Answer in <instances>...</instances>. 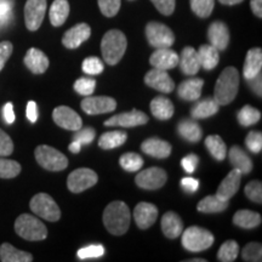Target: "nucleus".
Segmentation results:
<instances>
[{
  "label": "nucleus",
  "instance_id": "45",
  "mask_svg": "<svg viewBox=\"0 0 262 262\" xmlns=\"http://www.w3.org/2000/svg\"><path fill=\"white\" fill-rule=\"evenodd\" d=\"M96 88V80L91 78H80L74 83V90L83 96H90L93 95Z\"/></svg>",
  "mask_w": 262,
  "mask_h": 262
},
{
  "label": "nucleus",
  "instance_id": "33",
  "mask_svg": "<svg viewBox=\"0 0 262 262\" xmlns=\"http://www.w3.org/2000/svg\"><path fill=\"white\" fill-rule=\"evenodd\" d=\"M228 208V201H222L217 195H208L203 198L196 205L198 211L204 214H216L225 211Z\"/></svg>",
  "mask_w": 262,
  "mask_h": 262
},
{
  "label": "nucleus",
  "instance_id": "4",
  "mask_svg": "<svg viewBox=\"0 0 262 262\" xmlns=\"http://www.w3.org/2000/svg\"><path fill=\"white\" fill-rule=\"evenodd\" d=\"M15 232L21 238L32 242L44 241L48 237V229L45 225L35 216L29 214L18 216L15 222Z\"/></svg>",
  "mask_w": 262,
  "mask_h": 262
},
{
  "label": "nucleus",
  "instance_id": "43",
  "mask_svg": "<svg viewBox=\"0 0 262 262\" xmlns=\"http://www.w3.org/2000/svg\"><path fill=\"white\" fill-rule=\"evenodd\" d=\"M81 70H83L84 73H86L89 75H96V74L102 73L104 70V66L100 58L91 56V57H86L83 61Z\"/></svg>",
  "mask_w": 262,
  "mask_h": 262
},
{
  "label": "nucleus",
  "instance_id": "1",
  "mask_svg": "<svg viewBox=\"0 0 262 262\" xmlns=\"http://www.w3.org/2000/svg\"><path fill=\"white\" fill-rule=\"evenodd\" d=\"M131 215L129 206L124 202L117 201L107 205L103 212V224L107 231L114 235L126 233L130 226Z\"/></svg>",
  "mask_w": 262,
  "mask_h": 262
},
{
  "label": "nucleus",
  "instance_id": "31",
  "mask_svg": "<svg viewBox=\"0 0 262 262\" xmlns=\"http://www.w3.org/2000/svg\"><path fill=\"white\" fill-rule=\"evenodd\" d=\"M68 15H70V3L67 0H55L52 3L49 16L54 27H60L63 25Z\"/></svg>",
  "mask_w": 262,
  "mask_h": 262
},
{
  "label": "nucleus",
  "instance_id": "24",
  "mask_svg": "<svg viewBox=\"0 0 262 262\" xmlns=\"http://www.w3.org/2000/svg\"><path fill=\"white\" fill-rule=\"evenodd\" d=\"M228 158L234 169L239 170L242 175H248L253 170V162H251L250 157L247 155L244 149L241 147L233 146L228 152Z\"/></svg>",
  "mask_w": 262,
  "mask_h": 262
},
{
  "label": "nucleus",
  "instance_id": "23",
  "mask_svg": "<svg viewBox=\"0 0 262 262\" xmlns=\"http://www.w3.org/2000/svg\"><path fill=\"white\" fill-rule=\"evenodd\" d=\"M180 68L182 73L186 75H195L201 68L198 54L195 49L192 47H186L181 52V57H179Z\"/></svg>",
  "mask_w": 262,
  "mask_h": 262
},
{
  "label": "nucleus",
  "instance_id": "27",
  "mask_svg": "<svg viewBox=\"0 0 262 262\" xmlns=\"http://www.w3.org/2000/svg\"><path fill=\"white\" fill-rule=\"evenodd\" d=\"M162 229L165 237L170 239L179 238L183 232V224L181 217L173 211H168L162 219Z\"/></svg>",
  "mask_w": 262,
  "mask_h": 262
},
{
  "label": "nucleus",
  "instance_id": "7",
  "mask_svg": "<svg viewBox=\"0 0 262 262\" xmlns=\"http://www.w3.org/2000/svg\"><path fill=\"white\" fill-rule=\"evenodd\" d=\"M31 210L39 217L50 222H56L61 217V210L56 202L47 193H38L29 203Z\"/></svg>",
  "mask_w": 262,
  "mask_h": 262
},
{
  "label": "nucleus",
  "instance_id": "30",
  "mask_svg": "<svg viewBox=\"0 0 262 262\" xmlns=\"http://www.w3.org/2000/svg\"><path fill=\"white\" fill-rule=\"evenodd\" d=\"M0 261L3 262H32L33 255L18 250L11 244L4 243L0 245Z\"/></svg>",
  "mask_w": 262,
  "mask_h": 262
},
{
  "label": "nucleus",
  "instance_id": "57",
  "mask_svg": "<svg viewBox=\"0 0 262 262\" xmlns=\"http://www.w3.org/2000/svg\"><path fill=\"white\" fill-rule=\"evenodd\" d=\"M3 117H4L5 122L8 124H12L15 122L14 106H12L11 102H8L3 107Z\"/></svg>",
  "mask_w": 262,
  "mask_h": 262
},
{
  "label": "nucleus",
  "instance_id": "34",
  "mask_svg": "<svg viewBox=\"0 0 262 262\" xmlns=\"http://www.w3.org/2000/svg\"><path fill=\"white\" fill-rule=\"evenodd\" d=\"M219 104L214 98H205V100L196 102L192 108V118L194 119H205L214 116L219 112Z\"/></svg>",
  "mask_w": 262,
  "mask_h": 262
},
{
  "label": "nucleus",
  "instance_id": "63",
  "mask_svg": "<svg viewBox=\"0 0 262 262\" xmlns=\"http://www.w3.org/2000/svg\"><path fill=\"white\" fill-rule=\"evenodd\" d=\"M219 2L224 5H237V4H241L243 0H219Z\"/></svg>",
  "mask_w": 262,
  "mask_h": 262
},
{
  "label": "nucleus",
  "instance_id": "48",
  "mask_svg": "<svg viewBox=\"0 0 262 262\" xmlns=\"http://www.w3.org/2000/svg\"><path fill=\"white\" fill-rule=\"evenodd\" d=\"M245 195L251 202L261 204L262 203V183L260 181H251L245 186Z\"/></svg>",
  "mask_w": 262,
  "mask_h": 262
},
{
  "label": "nucleus",
  "instance_id": "37",
  "mask_svg": "<svg viewBox=\"0 0 262 262\" xmlns=\"http://www.w3.org/2000/svg\"><path fill=\"white\" fill-rule=\"evenodd\" d=\"M205 146L208 148L210 155L214 157L216 160L222 162L225 160L226 156H227V147L224 140L221 139L219 135H210L206 137L205 140Z\"/></svg>",
  "mask_w": 262,
  "mask_h": 262
},
{
  "label": "nucleus",
  "instance_id": "41",
  "mask_svg": "<svg viewBox=\"0 0 262 262\" xmlns=\"http://www.w3.org/2000/svg\"><path fill=\"white\" fill-rule=\"evenodd\" d=\"M119 164L124 170L134 172L137 171V170H141V168H142L143 159L137 153H125V155L120 157Z\"/></svg>",
  "mask_w": 262,
  "mask_h": 262
},
{
  "label": "nucleus",
  "instance_id": "39",
  "mask_svg": "<svg viewBox=\"0 0 262 262\" xmlns=\"http://www.w3.org/2000/svg\"><path fill=\"white\" fill-rule=\"evenodd\" d=\"M239 247L235 241H227L217 251V260L221 262H232L238 257Z\"/></svg>",
  "mask_w": 262,
  "mask_h": 262
},
{
  "label": "nucleus",
  "instance_id": "55",
  "mask_svg": "<svg viewBox=\"0 0 262 262\" xmlns=\"http://www.w3.org/2000/svg\"><path fill=\"white\" fill-rule=\"evenodd\" d=\"M181 187L185 192L194 193L199 188V181L193 178H183L181 180Z\"/></svg>",
  "mask_w": 262,
  "mask_h": 262
},
{
  "label": "nucleus",
  "instance_id": "59",
  "mask_svg": "<svg viewBox=\"0 0 262 262\" xmlns=\"http://www.w3.org/2000/svg\"><path fill=\"white\" fill-rule=\"evenodd\" d=\"M15 0H0V15L12 14Z\"/></svg>",
  "mask_w": 262,
  "mask_h": 262
},
{
  "label": "nucleus",
  "instance_id": "3",
  "mask_svg": "<svg viewBox=\"0 0 262 262\" xmlns=\"http://www.w3.org/2000/svg\"><path fill=\"white\" fill-rule=\"evenodd\" d=\"M127 40L125 34L118 29L108 31L101 41V51L106 63L114 66L122 60L126 51Z\"/></svg>",
  "mask_w": 262,
  "mask_h": 262
},
{
  "label": "nucleus",
  "instance_id": "40",
  "mask_svg": "<svg viewBox=\"0 0 262 262\" xmlns=\"http://www.w3.org/2000/svg\"><path fill=\"white\" fill-rule=\"evenodd\" d=\"M21 164L16 160L0 158V179H14L21 172Z\"/></svg>",
  "mask_w": 262,
  "mask_h": 262
},
{
  "label": "nucleus",
  "instance_id": "21",
  "mask_svg": "<svg viewBox=\"0 0 262 262\" xmlns=\"http://www.w3.org/2000/svg\"><path fill=\"white\" fill-rule=\"evenodd\" d=\"M24 62L26 67L34 74H42L44 72H47L49 68V63H50L47 55L41 50L35 48L29 49L27 54H26Z\"/></svg>",
  "mask_w": 262,
  "mask_h": 262
},
{
  "label": "nucleus",
  "instance_id": "9",
  "mask_svg": "<svg viewBox=\"0 0 262 262\" xmlns=\"http://www.w3.org/2000/svg\"><path fill=\"white\" fill-rule=\"evenodd\" d=\"M98 181L97 173L88 168H80L70 173L67 179L68 189L73 193H80L93 187Z\"/></svg>",
  "mask_w": 262,
  "mask_h": 262
},
{
  "label": "nucleus",
  "instance_id": "56",
  "mask_svg": "<svg viewBox=\"0 0 262 262\" xmlns=\"http://www.w3.org/2000/svg\"><path fill=\"white\" fill-rule=\"evenodd\" d=\"M247 81H248L249 86H250V89L253 90L258 97H261L262 96V77H261V73H258L256 77L253 78V79H249Z\"/></svg>",
  "mask_w": 262,
  "mask_h": 262
},
{
  "label": "nucleus",
  "instance_id": "32",
  "mask_svg": "<svg viewBox=\"0 0 262 262\" xmlns=\"http://www.w3.org/2000/svg\"><path fill=\"white\" fill-rule=\"evenodd\" d=\"M178 133L182 139L189 141V142H198V141H201L203 135L202 127L199 126V124L189 119H185L181 123H179Z\"/></svg>",
  "mask_w": 262,
  "mask_h": 262
},
{
  "label": "nucleus",
  "instance_id": "17",
  "mask_svg": "<svg viewBox=\"0 0 262 262\" xmlns=\"http://www.w3.org/2000/svg\"><path fill=\"white\" fill-rule=\"evenodd\" d=\"M149 63L153 66V68H158V70H172V68H175L179 64V55L170 48L157 49L150 55Z\"/></svg>",
  "mask_w": 262,
  "mask_h": 262
},
{
  "label": "nucleus",
  "instance_id": "47",
  "mask_svg": "<svg viewBox=\"0 0 262 262\" xmlns=\"http://www.w3.org/2000/svg\"><path fill=\"white\" fill-rule=\"evenodd\" d=\"M104 254V248L103 245H89V247L81 248L78 250V257L80 260H88V258H97L101 257Z\"/></svg>",
  "mask_w": 262,
  "mask_h": 262
},
{
  "label": "nucleus",
  "instance_id": "26",
  "mask_svg": "<svg viewBox=\"0 0 262 262\" xmlns=\"http://www.w3.org/2000/svg\"><path fill=\"white\" fill-rule=\"evenodd\" d=\"M203 85H204V80L199 79V78H192V79L182 81L178 89L179 97L182 98L183 101L199 100Z\"/></svg>",
  "mask_w": 262,
  "mask_h": 262
},
{
  "label": "nucleus",
  "instance_id": "42",
  "mask_svg": "<svg viewBox=\"0 0 262 262\" xmlns=\"http://www.w3.org/2000/svg\"><path fill=\"white\" fill-rule=\"evenodd\" d=\"M189 3L192 11L202 18L209 17L215 6V0H189Z\"/></svg>",
  "mask_w": 262,
  "mask_h": 262
},
{
  "label": "nucleus",
  "instance_id": "8",
  "mask_svg": "<svg viewBox=\"0 0 262 262\" xmlns=\"http://www.w3.org/2000/svg\"><path fill=\"white\" fill-rule=\"evenodd\" d=\"M146 37L150 47L156 49L171 48L175 42V35L171 29L160 22H149L146 26Z\"/></svg>",
  "mask_w": 262,
  "mask_h": 262
},
{
  "label": "nucleus",
  "instance_id": "53",
  "mask_svg": "<svg viewBox=\"0 0 262 262\" xmlns=\"http://www.w3.org/2000/svg\"><path fill=\"white\" fill-rule=\"evenodd\" d=\"M14 47L10 41H2L0 42V72L5 67V63L11 56Z\"/></svg>",
  "mask_w": 262,
  "mask_h": 262
},
{
  "label": "nucleus",
  "instance_id": "64",
  "mask_svg": "<svg viewBox=\"0 0 262 262\" xmlns=\"http://www.w3.org/2000/svg\"><path fill=\"white\" fill-rule=\"evenodd\" d=\"M189 262H206V260H202V258H194V260H189Z\"/></svg>",
  "mask_w": 262,
  "mask_h": 262
},
{
  "label": "nucleus",
  "instance_id": "49",
  "mask_svg": "<svg viewBox=\"0 0 262 262\" xmlns=\"http://www.w3.org/2000/svg\"><path fill=\"white\" fill-rule=\"evenodd\" d=\"M245 145L253 153H260L262 149V134L260 131H250L245 137Z\"/></svg>",
  "mask_w": 262,
  "mask_h": 262
},
{
  "label": "nucleus",
  "instance_id": "11",
  "mask_svg": "<svg viewBox=\"0 0 262 262\" xmlns=\"http://www.w3.org/2000/svg\"><path fill=\"white\" fill-rule=\"evenodd\" d=\"M81 110L89 116L113 112L117 108V101L108 96H86L80 103Z\"/></svg>",
  "mask_w": 262,
  "mask_h": 262
},
{
  "label": "nucleus",
  "instance_id": "25",
  "mask_svg": "<svg viewBox=\"0 0 262 262\" xmlns=\"http://www.w3.org/2000/svg\"><path fill=\"white\" fill-rule=\"evenodd\" d=\"M262 68V50L260 48L251 49L248 51L245 57L243 74L245 80L253 79L258 73H261Z\"/></svg>",
  "mask_w": 262,
  "mask_h": 262
},
{
  "label": "nucleus",
  "instance_id": "50",
  "mask_svg": "<svg viewBox=\"0 0 262 262\" xmlns=\"http://www.w3.org/2000/svg\"><path fill=\"white\" fill-rule=\"evenodd\" d=\"M95 135H96V133H95L93 127H83V129L80 127V129H78L77 133L74 134L73 140L78 141L81 146L90 145L95 139Z\"/></svg>",
  "mask_w": 262,
  "mask_h": 262
},
{
  "label": "nucleus",
  "instance_id": "16",
  "mask_svg": "<svg viewBox=\"0 0 262 262\" xmlns=\"http://www.w3.org/2000/svg\"><path fill=\"white\" fill-rule=\"evenodd\" d=\"M91 35V28L86 24H78L68 29L62 38V44L67 49L79 48L84 41H86Z\"/></svg>",
  "mask_w": 262,
  "mask_h": 262
},
{
  "label": "nucleus",
  "instance_id": "5",
  "mask_svg": "<svg viewBox=\"0 0 262 262\" xmlns=\"http://www.w3.org/2000/svg\"><path fill=\"white\" fill-rule=\"evenodd\" d=\"M182 245L186 250L192 251V253H199L209 249L214 244L215 238L211 232L208 229L198 227V226H192L188 227L185 232H182Z\"/></svg>",
  "mask_w": 262,
  "mask_h": 262
},
{
  "label": "nucleus",
  "instance_id": "62",
  "mask_svg": "<svg viewBox=\"0 0 262 262\" xmlns=\"http://www.w3.org/2000/svg\"><path fill=\"white\" fill-rule=\"evenodd\" d=\"M68 148H70V150L72 153H79L80 152V149H81V145L79 142H78V141H72V143L70 145V147H68Z\"/></svg>",
  "mask_w": 262,
  "mask_h": 262
},
{
  "label": "nucleus",
  "instance_id": "19",
  "mask_svg": "<svg viewBox=\"0 0 262 262\" xmlns=\"http://www.w3.org/2000/svg\"><path fill=\"white\" fill-rule=\"evenodd\" d=\"M208 39L210 45L217 49L219 51L226 50L229 42L228 27L221 21L212 22L208 28Z\"/></svg>",
  "mask_w": 262,
  "mask_h": 262
},
{
  "label": "nucleus",
  "instance_id": "22",
  "mask_svg": "<svg viewBox=\"0 0 262 262\" xmlns=\"http://www.w3.org/2000/svg\"><path fill=\"white\" fill-rule=\"evenodd\" d=\"M141 150L145 152L146 155L153 157V158L165 159L171 155V145L164 140L152 137V139H148L145 142H142Z\"/></svg>",
  "mask_w": 262,
  "mask_h": 262
},
{
  "label": "nucleus",
  "instance_id": "46",
  "mask_svg": "<svg viewBox=\"0 0 262 262\" xmlns=\"http://www.w3.org/2000/svg\"><path fill=\"white\" fill-rule=\"evenodd\" d=\"M98 8L106 17H114L120 9V0H97Z\"/></svg>",
  "mask_w": 262,
  "mask_h": 262
},
{
  "label": "nucleus",
  "instance_id": "60",
  "mask_svg": "<svg viewBox=\"0 0 262 262\" xmlns=\"http://www.w3.org/2000/svg\"><path fill=\"white\" fill-rule=\"evenodd\" d=\"M250 8L255 16L258 18L262 17V0H250Z\"/></svg>",
  "mask_w": 262,
  "mask_h": 262
},
{
  "label": "nucleus",
  "instance_id": "38",
  "mask_svg": "<svg viewBox=\"0 0 262 262\" xmlns=\"http://www.w3.org/2000/svg\"><path fill=\"white\" fill-rule=\"evenodd\" d=\"M238 122L242 126H251L254 124H256L258 120L261 119V112L256 108L249 106H244L241 111L238 112Z\"/></svg>",
  "mask_w": 262,
  "mask_h": 262
},
{
  "label": "nucleus",
  "instance_id": "61",
  "mask_svg": "<svg viewBox=\"0 0 262 262\" xmlns=\"http://www.w3.org/2000/svg\"><path fill=\"white\" fill-rule=\"evenodd\" d=\"M12 17H14V14L0 15V29L5 28L6 26H9L10 24H11Z\"/></svg>",
  "mask_w": 262,
  "mask_h": 262
},
{
  "label": "nucleus",
  "instance_id": "35",
  "mask_svg": "<svg viewBox=\"0 0 262 262\" xmlns=\"http://www.w3.org/2000/svg\"><path fill=\"white\" fill-rule=\"evenodd\" d=\"M261 215L251 210H239L233 216V224L238 227L251 229L261 225Z\"/></svg>",
  "mask_w": 262,
  "mask_h": 262
},
{
  "label": "nucleus",
  "instance_id": "28",
  "mask_svg": "<svg viewBox=\"0 0 262 262\" xmlns=\"http://www.w3.org/2000/svg\"><path fill=\"white\" fill-rule=\"evenodd\" d=\"M149 108L153 117H156L159 120H168L173 116V104L169 98L164 96L153 98Z\"/></svg>",
  "mask_w": 262,
  "mask_h": 262
},
{
  "label": "nucleus",
  "instance_id": "44",
  "mask_svg": "<svg viewBox=\"0 0 262 262\" xmlns=\"http://www.w3.org/2000/svg\"><path fill=\"white\" fill-rule=\"evenodd\" d=\"M243 260L249 262H260L262 260V245L260 243H249L243 249Z\"/></svg>",
  "mask_w": 262,
  "mask_h": 262
},
{
  "label": "nucleus",
  "instance_id": "18",
  "mask_svg": "<svg viewBox=\"0 0 262 262\" xmlns=\"http://www.w3.org/2000/svg\"><path fill=\"white\" fill-rule=\"evenodd\" d=\"M134 219H135L137 227L141 229H147L155 224L157 219H158V209L150 203L141 202L136 205L135 210H134Z\"/></svg>",
  "mask_w": 262,
  "mask_h": 262
},
{
  "label": "nucleus",
  "instance_id": "20",
  "mask_svg": "<svg viewBox=\"0 0 262 262\" xmlns=\"http://www.w3.org/2000/svg\"><path fill=\"white\" fill-rule=\"evenodd\" d=\"M242 181V172L239 170L234 169L228 173L224 179V181L219 186L216 195L221 198L222 201H229L235 193L238 192L239 186H241Z\"/></svg>",
  "mask_w": 262,
  "mask_h": 262
},
{
  "label": "nucleus",
  "instance_id": "10",
  "mask_svg": "<svg viewBox=\"0 0 262 262\" xmlns=\"http://www.w3.org/2000/svg\"><path fill=\"white\" fill-rule=\"evenodd\" d=\"M47 12V0H27L25 5V22L28 31L40 28Z\"/></svg>",
  "mask_w": 262,
  "mask_h": 262
},
{
  "label": "nucleus",
  "instance_id": "51",
  "mask_svg": "<svg viewBox=\"0 0 262 262\" xmlns=\"http://www.w3.org/2000/svg\"><path fill=\"white\" fill-rule=\"evenodd\" d=\"M14 152V142L5 131L0 129V157H8Z\"/></svg>",
  "mask_w": 262,
  "mask_h": 262
},
{
  "label": "nucleus",
  "instance_id": "2",
  "mask_svg": "<svg viewBox=\"0 0 262 262\" xmlns=\"http://www.w3.org/2000/svg\"><path fill=\"white\" fill-rule=\"evenodd\" d=\"M239 89V74L234 67L222 71L215 85L214 100L219 106H226L234 100Z\"/></svg>",
  "mask_w": 262,
  "mask_h": 262
},
{
  "label": "nucleus",
  "instance_id": "14",
  "mask_svg": "<svg viewBox=\"0 0 262 262\" xmlns=\"http://www.w3.org/2000/svg\"><path fill=\"white\" fill-rule=\"evenodd\" d=\"M149 118L141 111L134 110L131 112L120 113L113 116L104 122V126H122V127H134L145 125L148 123Z\"/></svg>",
  "mask_w": 262,
  "mask_h": 262
},
{
  "label": "nucleus",
  "instance_id": "12",
  "mask_svg": "<svg viewBox=\"0 0 262 262\" xmlns=\"http://www.w3.org/2000/svg\"><path fill=\"white\" fill-rule=\"evenodd\" d=\"M168 180V173L160 168H148L137 173L135 181L140 188L158 189L163 187Z\"/></svg>",
  "mask_w": 262,
  "mask_h": 262
},
{
  "label": "nucleus",
  "instance_id": "29",
  "mask_svg": "<svg viewBox=\"0 0 262 262\" xmlns=\"http://www.w3.org/2000/svg\"><path fill=\"white\" fill-rule=\"evenodd\" d=\"M196 54H198L199 62H201V67L204 68L205 71H212L220 61L219 50L210 44L202 45L199 50L196 51Z\"/></svg>",
  "mask_w": 262,
  "mask_h": 262
},
{
  "label": "nucleus",
  "instance_id": "52",
  "mask_svg": "<svg viewBox=\"0 0 262 262\" xmlns=\"http://www.w3.org/2000/svg\"><path fill=\"white\" fill-rule=\"evenodd\" d=\"M157 10L164 16H170L175 11L176 0H150Z\"/></svg>",
  "mask_w": 262,
  "mask_h": 262
},
{
  "label": "nucleus",
  "instance_id": "58",
  "mask_svg": "<svg viewBox=\"0 0 262 262\" xmlns=\"http://www.w3.org/2000/svg\"><path fill=\"white\" fill-rule=\"evenodd\" d=\"M27 118L31 123H35L38 120V107L34 101H29L27 104Z\"/></svg>",
  "mask_w": 262,
  "mask_h": 262
},
{
  "label": "nucleus",
  "instance_id": "15",
  "mask_svg": "<svg viewBox=\"0 0 262 262\" xmlns=\"http://www.w3.org/2000/svg\"><path fill=\"white\" fill-rule=\"evenodd\" d=\"M145 83L152 89L164 94L172 93V90L175 89V83L168 72L158 68H153L145 75Z\"/></svg>",
  "mask_w": 262,
  "mask_h": 262
},
{
  "label": "nucleus",
  "instance_id": "13",
  "mask_svg": "<svg viewBox=\"0 0 262 262\" xmlns=\"http://www.w3.org/2000/svg\"><path fill=\"white\" fill-rule=\"evenodd\" d=\"M52 119L58 126L66 130L77 131L83 126V122H81L79 114L67 106L55 108L54 112H52Z\"/></svg>",
  "mask_w": 262,
  "mask_h": 262
},
{
  "label": "nucleus",
  "instance_id": "36",
  "mask_svg": "<svg viewBox=\"0 0 262 262\" xmlns=\"http://www.w3.org/2000/svg\"><path fill=\"white\" fill-rule=\"evenodd\" d=\"M127 140L125 131H108L104 133L98 140V146L102 149H113L122 146Z\"/></svg>",
  "mask_w": 262,
  "mask_h": 262
},
{
  "label": "nucleus",
  "instance_id": "54",
  "mask_svg": "<svg viewBox=\"0 0 262 262\" xmlns=\"http://www.w3.org/2000/svg\"><path fill=\"white\" fill-rule=\"evenodd\" d=\"M198 163H199L198 157H196L195 155H189V156L185 157V158L182 159L181 165H182V168L186 172L192 173V172H194V170L196 168V165H198Z\"/></svg>",
  "mask_w": 262,
  "mask_h": 262
},
{
  "label": "nucleus",
  "instance_id": "6",
  "mask_svg": "<svg viewBox=\"0 0 262 262\" xmlns=\"http://www.w3.org/2000/svg\"><path fill=\"white\" fill-rule=\"evenodd\" d=\"M34 156L39 165L49 171H61L68 166L67 157L50 146H38Z\"/></svg>",
  "mask_w": 262,
  "mask_h": 262
}]
</instances>
